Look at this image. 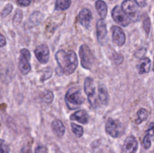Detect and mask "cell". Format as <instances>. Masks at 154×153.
<instances>
[{"label":"cell","mask_w":154,"mask_h":153,"mask_svg":"<svg viewBox=\"0 0 154 153\" xmlns=\"http://www.w3.org/2000/svg\"><path fill=\"white\" fill-rule=\"evenodd\" d=\"M135 2L137 5L141 8L145 7L147 4V0H135Z\"/></svg>","instance_id":"33"},{"label":"cell","mask_w":154,"mask_h":153,"mask_svg":"<svg viewBox=\"0 0 154 153\" xmlns=\"http://www.w3.org/2000/svg\"><path fill=\"white\" fill-rule=\"evenodd\" d=\"M92 20V12L89 9L84 8L80 11L78 16V21L82 26L89 29L90 28V23Z\"/></svg>","instance_id":"11"},{"label":"cell","mask_w":154,"mask_h":153,"mask_svg":"<svg viewBox=\"0 0 154 153\" xmlns=\"http://www.w3.org/2000/svg\"><path fill=\"white\" fill-rule=\"evenodd\" d=\"M114 62L117 64V65H119L120 64H121V62L123 60V56L121 54H117V57H114Z\"/></svg>","instance_id":"32"},{"label":"cell","mask_w":154,"mask_h":153,"mask_svg":"<svg viewBox=\"0 0 154 153\" xmlns=\"http://www.w3.org/2000/svg\"><path fill=\"white\" fill-rule=\"evenodd\" d=\"M153 72H154V62H153Z\"/></svg>","instance_id":"36"},{"label":"cell","mask_w":154,"mask_h":153,"mask_svg":"<svg viewBox=\"0 0 154 153\" xmlns=\"http://www.w3.org/2000/svg\"><path fill=\"white\" fill-rule=\"evenodd\" d=\"M137 118L135 119V124H140L141 123H142L143 122L146 121L147 119V117H148V112L146 109L144 108H140L139 110L137 112Z\"/></svg>","instance_id":"19"},{"label":"cell","mask_w":154,"mask_h":153,"mask_svg":"<svg viewBox=\"0 0 154 153\" xmlns=\"http://www.w3.org/2000/svg\"><path fill=\"white\" fill-rule=\"evenodd\" d=\"M142 20H143V28H144V31L147 35H148L150 31V26H151V24H150V20L149 18V16L147 15V14L144 13L142 15Z\"/></svg>","instance_id":"21"},{"label":"cell","mask_w":154,"mask_h":153,"mask_svg":"<svg viewBox=\"0 0 154 153\" xmlns=\"http://www.w3.org/2000/svg\"><path fill=\"white\" fill-rule=\"evenodd\" d=\"M122 9L124 13L127 15L130 20L136 22L140 20V12L137 4L134 0H125L121 5Z\"/></svg>","instance_id":"5"},{"label":"cell","mask_w":154,"mask_h":153,"mask_svg":"<svg viewBox=\"0 0 154 153\" xmlns=\"http://www.w3.org/2000/svg\"><path fill=\"white\" fill-rule=\"evenodd\" d=\"M79 56L81 65L84 68L90 70L94 64L95 56L90 48L87 45H81L79 50Z\"/></svg>","instance_id":"4"},{"label":"cell","mask_w":154,"mask_h":153,"mask_svg":"<svg viewBox=\"0 0 154 153\" xmlns=\"http://www.w3.org/2000/svg\"><path fill=\"white\" fill-rule=\"evenodd\" d=\"M35 55L40 63L42 64L48 63L50 58V51L48 46L45 44L39 45L35 50Z\"/></svg>","instance_id":"10"},{"label":"cell","mask_w":154,"mask_h":153,"mask_svg":"<svg viewBox=\"0 0 154 153\" xmlns=\"http://www.w3.org/2000/svg\"><path fill=\"white\" fill-rule=\"evenodd\" d=\"M150 139L151 138H150L149 136H144V140H143V146L145 149H149L151 146V140Z\"/></svg>","instance_id":"28"},{"label":"cell","mask_w":154,"mask_h":153,"mask_svg":"<svg viewBox=\"0 0 154 153\" xmlns=\"http://www.w3.org/2000/svg\"><path fill=\"white\" fill-rule=\"evenodd\" d=\"M51 128L54 133L57 135L58 137H63V135L66 132V128L62 121L59 119H55L51 123Z\"/></svg>","instance_id":"16"},{"label":"cell","mask_w":154,"mask_h":153,"mask_svg":"<svg viewBox=\"0 0 154 153\" xmlns=\"http://www.w3.org/2000/svg\"><path fill=\"white\" fill-rule=\"evenodd\" d=\"M112 39L113 41L120 46H123L126 42V34L120 26H114L112 27Z\"/></svg>","instance_id":"12"},{"label":"cell","mask_w":154,"mask_h":153,"mask_svg":"<svg viewBox=\"0 0 154 153\" xmlns=\"http://www.w3.org/2000/svg\"><path fill=\"white\" fill-rule=\"evenodd\" d=\"M84 92L87 95L91 106L94 108L97 107L98 103L96 97V87L92 78L87 77L84 80Z\"/></svg>","instance_id":"7"},{"label":"cell","mask_w":154,"mask_h":153,"mask_svg":"<svg viewBox=\"0 0 154 153\" xmlns=\"http://www.w3.org/2000/svg\"><path fill=\"white\" fill-rule=\"evenodd\" d=\"M31 57L30 52L27 49H22L20 50V55L19 58V64L18 68L23 75H26L31 70L29 60Z\"/></svg>","instance_id":"6"},{"label":"cell","mask_w":154,"mask_h":153,"mask_svg":"<svg viewBox=\"0 0 154 153\" xmlns=\"http://www.w3.org/2000/svg\"><path fill=\"white\" fill-rule=\"evenodd\" d=\"M70 119L73 121H78L81 124H87L89 122V116L87 111L80 110L70 116Z\"/></svg>","instance_id":"14"},{"label":"cell","mask_w":154,"mask_h":153,"mask_svg":"<svg viewBox=\"0 0 154 153\" xmlns=\"http://www.w3.org/2000/svg\"><path fill=\"white\" fill-rule=\"evenodd\" d=\"M66 105L70 110H75L79 107L84 101V97L81 94V92L78 88H70L66 94L65 97Z\"/></svg>","instance_id":"2"},{"label":"cell","mask_w":154,"mask_h":153,"mask_svg":"<svg viewBox=\"0 0 154 153\" xmlns=\"http://www.w3.org/2000/svg\"><path fill=\"white\" fill-rule=\"evenodd\" d=\"M145 136H149V137H153L154 136V122H151L150 124L148 129L146 131Z\"/></svg>","instance_id":"29"},{"label":"cell","mask_w":154,"mask_h":153,"mask_svg":"<svg viewBox=\"0 0 154 153\" xmlns=\"http://www.w3.org/2000/svg\"><path fill=\"white\" fill-rule=\"evenodd\" d=\"M71 128L72 129V131L75 134V136L78 137H81L84 134V128L82 126L78 125V124H75V123H72L71 124Z\"/></svg>","instance_id":"22"},{"label":"cell","mask_w":154,"mask_h":153,"mask_svg":"<svg viewBox=\"0 0 154 153\" xmlns=\"http://www.w3.org/2000/svg\"><path fill=\"white\" fill-rule=\"evenodd\" d=\"M96 36H97L98 41L101 44H103L106 40L107 27L105 21L102 19L99 20L96 23Z\"/></svg>","instance_id":"13"},{"label":"cell","mask_w":154,"mask_h":153,"mask_svg":"<svg viewBox=\"0 0 154 153\" xmlns=\"http://www.w3.org/2000/svg\"><path fill=\"white\" fill-rule=\"evenodd\" d=\"M55 58L58 63L62 74H72L78 67V57L74 51H69L66 52V51L60 50L56 53Z\"/></svg>","instance_id":"1"},{"label":"cell","mask_w":154,"mask_h":153,"mask_svg":"<svg viewBox=\"0 0 154 153\" xmlns=\"http://www.w3.org/2000/svg\"><path fill=\"white\" fill-rule=\"evenodd\" d=\"M53 100H54V94L51 91H46L44 93L43 95V100L46 104H49L52 103Z\"/></svg>","instance_id":"23"},{"label":"cell","mask_w":154,"mask_h":153,"mask_svg":"<svg viewBox=\"0 0 154 153\" xmlns=\"http://www.w3.org/2000/svg\"><path fill=\"white\" fill-rule=\"evenodd\" d=\"M35 153H48V149H47V148L45 146H38L35 148Z\"/></svg>","instance_id":"31"},{"label":"cell","mask_w":154,"mask_h":153,"mask_svg":"<svg viewBox=\"0 0 154 153\" xmlns=\"http://www.w3.org/2000/svg\"><path fill=\"white\" fill-rule=\"evenodd\" d=\"M71 4H72L71 0H57L55 9L58 10H65L69 8Z\"/></svg>","instance_id":"20"},{"label":"cell","mask_w":154,"mask_h":153,"mask_svg":"<svg viewBox=\"0 0 154 153\" xmlns=\"http://www.w3.org/2000/svg\"><path fill=\"white\" fill-rule=\"evenodd\" d=\"M112 17L114 20L117 23L120 24L122 26H127L130 23V19L127 16V15L124 13L121 7L119 5H116L112 10Z\"/></svg>","instance_id":"8"},{"label":"cell","mask_w":154,"mask_h":153,"mask_svg":"<svg viewBox=\"0 0 154 153\" xmlns=\"http://www.w3.org/2000/svg\"><path fill=\"white\" fill-rule=\"evenodd\" d=\"M12 9H13V6H12L11 4H7L5 6V8H3L2 11V16H3V17H5V16H7L11 12Z\"/></svg>","instance_id":"26"},{"label":"cell","mask_w":154,"mask_h":153,"mask_svg":"<svg viewBox=\"0 0 154 153\" xmlns=\"http://www.w3.org/2000/svg\"><path fill=\"white\" fill-rule=\"evenodd\" d=\"M105 130L111 136L117 138L124 134L125 128L120 120L108 118L105 124Z\"/></svg>","instance_id":"3"},{"label":"cell","mask_w":154,"mask_h":153,"mask_svg":"<svg viewBox=\"0 0 154 153\" xmlns=\"http://www.w3.org/2000/svg\"><path fill=\"white\" fill-rule=\"evenodd\" d=\"M138 143L134 136H129L125 140L122 146L121 153H136Z\"/></svg>","instance_id":"9"},{"label":"cell","mask_w":154,"mask_h":153,"mask_svg":"<svg viewBox=\"0 0 154 153\" xmlns=\"http://www.w3.org/2000/svg\"><path fill=\"white\" fill-rule=\"evenodd\" d=\"M96 8L102 19H105L108 14V6L106 3L102 0H98L96 2Z\"/></svg>","instance_id":"17"},{"label":"cell","mask_w":154,"mask_h":153,"mask_svg":"<svg viewBox=\"0 0 154 153\" xmlns=\"http://www.w3.org/2000/svg\"><path fill=\"white\" fill-rule=\"evenodd\" d=\"M20 153H32V148L29 146H25L23 147Z\"/></svg>","instance_id":"34"},{"label":"cell","mask_w":154,"mask_h":153,"mask_svg":"<svg viewBox=\"0 0 154 153\" xmlns=\"http://www.w3.org/2000/svg\"><path fill=\"white\" fill-rule=\"evenodd\" d=\"M22 19H23L22 10H20V9H17L16 13H15L14 16V19H13L14 25H18V24L20 23Z\"/></svg>","instance_id":"24"},{"label":"cell","mask_w":154,"mask_h":153,"mask_svg":"<svg viewBox=\"0 0 154 153\" xmlns=\"http://www.w3.org/2000/svg\"><path fill=\"white\" fill-rule=\"evenodd\" d=\"M32 1V0H17V4H19V5L26 7V6L29 5V4H31Z\"/></svg>","instance_id":"30"},{"label":"cell","mask_w":154,"mask_h":153,"mask_svg":"<svg viewBox=\"0 0 154 153\" xmlns=\"http://www.w3.org/2000/svg\"><path fill=\"white\" fill-rule=\"evenodd\" d=\"M99 98L103 105H107L108 104L109 95H108V90L104 86L100 85L99 87Z\"/></svg>","instance_id":"18"},{"label":"cell","mask_w":154,"mask_h":153,"mask_svg":"<svg viewBox=\"0 0 154 153\" xmlns=\"http://www.w3.org/2000/svg\"><path fill=\"white\" fill-rule=\"evenodd\" d=\"M10 152V148L6 144L5 140L0 139V153H9Z\"/></svg>","instance_id":"25"},{"label":"cell","mask_w":154,"mask_h":153,"mask_svg":"<svg viewBox=\"0 0 154 153\" xmlns=\"http://www.w3.org/2000/svg\"><path fill=\"white\" fill-rule=\"evenodd\" d=\"M150 67H151V61L147 57L141 58L137 64V69L140 74L148 73L150 71Z\"/></svg>","instance_id":"15"},{"label":"cell","mask_w":154,"mask_h":153,"mask_svg":"<svg viewBox=\"0 0 154 153\" xmlns=\"http://www.w3.org/2000/svg\"><path fill=\"white\" fill-rule=\"evenodd\" d=\"M52 74H53V70H52V69H51V68H48L45 69V74L42 75V79H41L42 82H44V81H45L46 80L49 79V78L51 77V76H52Z\"/></svg>","instance_id":"27"},{"label":"cell","mask_w":154,"mask_h":153,"mask_svg":"<svg viewBox=\"0 0 154 153\" xmlns=\"http://www.w3.org/2000/svg\"><path fill=\"white\" fill-rule=\"evenodd\" d=\"M6 45V39L3 34L0 33V47L5 46Z\"/></svg>","instance_id":"35"}]
</instances>
